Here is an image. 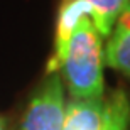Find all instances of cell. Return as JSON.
Returning a JSON list of instances; mask_svg holds the SVG:
<instances>
[{
    "label": "cell",
    "instance_id": "1",
    "mask_svg": "<svg viewBox=\"0 0 130 130\" xmlns=\"http://www.w3.org/2000/svg\"><path fill=\"white\" fill-rule=\"evenodd\" d=\"M103 36L90 14H83L73 27L59 73H63L71 98H103Z\"/></svg>",
    "mask_w": 130,
    "mask_h": 130
},
{
    "label": "cell",
    "instance_id": "2",
    "mask_svg": "<svg viewBox=\"0 0 130 130\" xmlns=\"http://www.w3.org/2000/svg\"><path fill=\"white\" fill-rule=\"evenodd\" d=\"M64 91L59 71L46 73L29 100L20 130H61L64 122Z\"/></svg>",
    "mask_w": 130,
    "mask_h": 130
},
{
    "label": "cell",
    "instance_id": "3",
    "mask_svg": "<svg viewBox=\"0 0 130 130\" xmlns=\"http://www.w3.org/2000/svg\"><path fill=\"white\" fill-rule=\"evenodd\" d=\"M83 14H90L91 10L83 0H61L58 9V20H56V36H54L53 56L47 63L46 73H54L61 69L64 53L68 47V41L71 37L73 27Z\"/></svg>",
    "mask_w": 130,
    "mask_h": 130
},
{
    "label": "cell",
    "instance_id": "4",
    "mask_svg": "<svg viewBox=\"0 0 130 130\" xmlns=\"http://www.w3.org/2000/svg\"><path fill=\"white\" fill-rule=\"evenodd\" d=\"M105 64L130 79V5L117 17L105 46Z\"/></svg>",
    "mask_w": 130,
    "mask_h": 130
},
{
    "label": "cell",
    "instance_id": "5",
    "mask_svg": "<svg viewBox=\"0 0 130 130\" xmlns=\"http://www.w3.org/2000/svg\"><path fill=\"white\" fill-rule=\"evenodd\" d=\"M103 106L105 96L91 100L71 98L64 108V122L61 130H100Z\"/></svg>",
    "mask_w": 130,
    "mask_h": 130
},
{
    "label": "cell",
    "instance_id": "6",
    "mask_svg": "<svg viewBox=\"0 0 130 130\" xmlns=\"http://www.w3.org/2000/svg\"><path fill=\"white\" fill-rule=\"evenodd\" d=\"M130 128V100L122 88H117L105 98L103 118L100 130H128Z\"/></svg>",
    "mask_w": 130,
    "mask_h": 130
},
{
    "label": "cell",
    "instance_id": "7",
    "mask_svg": "<svg viewBox=\"0 0 130 130\" xmlns=\"http://www.w3.org/2000/svg\"><path fill=\"white\" fill-rule=\"evenodd\" d=\"M91 10V19L103 37H108L117 17L130 5V0H83Z\"/></svg>",
    "mask_w": 130,
    "mask_h": 130
},
{
    "label": "cell",
    "instance_id": "8",
    "mask_svg": "<svg viewBox=\"0 0 130 130\" xmlns=\"http://www.w3.org/2000/svg\"><path fill=\"white\" fill-rule=\"evenodd\" d=\"M0 130H2V125H0Z\"/></svg>",
    "mask_w": 130,
    "mask_h": 130
}]
</instances>
